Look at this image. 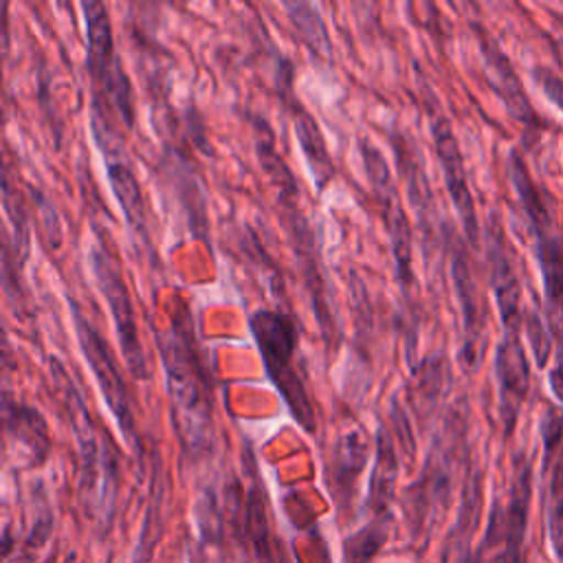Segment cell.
<instances>
[{
  "mask_svg": "<svg viewBox=\"0 0 563 563\" xmlns=\"http://www.w3.org/2000/svg\"><path fill=\"white\" fill-rule=\"evenodd\" d=\"M156 347L180 449L189 460H202L213 449V394L185 308L165 330L156 332Z\"/></svg>",
  "mask_w": 563,
  "mask_h": 563,
  "instance_id": "obj_1",
  "label": "cell"
},
{
  "mask_svg": "<svg viewBox=\"0 0 563 563\" xmlns=\"http://www.w3.org/2000/svg\"><path fill=\"white\" fill-rule=\"evenodd\" d=\"M48 374L53 380V387L57 389L68 424L77 444L79 453V495L86 508V515L97 523L99 532H108L119 486H121V462L119 451L110 442L108 433L97 427L90 409L84 402V396L77 387V383L66 372L64 363L57 356L48 358Z\"/></svg>",
  "mask_w": 563,
  "mask_h": 563,
  "instance_id": "obj_2",
  "label": "cell"
},
{
  "mask_svg": "<svg viewBox=\"0 0 563 563\" xmlns=\"http://www.w3.org/2000/svg\"><path fill=\"white\" fill-rule=\"evenodd\" d=\"M249 332L260 352L264 374L282 396L288 413L306 431H317V411L301 372L295 367L299 332L295 321L273 308H257L249 314Z\"/></svg>",
  "mask_w": 563,
  "mask_h": 563,
  "instance_id": "obj_3",
  "label": "cell"
},
{
  "mask_svg": "<svg viewBox=\"0 0 563 563\" xmlns=\"http://www.w3.org/2000/svg\"><path fill=\"white\" fill-rule=\"evenodd\" d=\"M88 266H90L92 279L110 310L112 325H114L117 341H119L121 356H123L128 372L136 380H150L152 365H150V356L141 341V330L136 323V312H134V303H132V295H130L123 268H121L119 260L114 257V253L108 249V240L97 224H92Z\"/></svg>",
  "mask_w": 563,
  "mask_h": 563,
  "instance_id": "obj_4",
  "label": "cell"
},
{
  "mask_svg": "<svg viewBox=\"0 0 563 563\" xmlns=\"http://www.w3.org/2000/svg\"><path fill=\"white\" fill-rule=\"evenodd\" d=\"M86 26V73L90 97L101 99L125 128L134 125V92L123 62L114 48V31L108 7L101 0L79 4Z\"/></svg>",
  "mask_w": 563,
  "mask_h": 563,
  "instance_id": "obj_5",
  "label": "cell"
},
{
  "mask_svg": "<svg viewBox=\"0 0 563 563\" xmlns=\"http://www.w3.org/2000/svg\"><path fill=\"white\" fill-rule=\"evenodd\" d=\"M68 308H70V319H73V330H75L79 352H81L86 365L90 367V372L97 380V387H99V391L106 400L108 411L112 413L114 422L119 424V429L123 433V440L134 451H141V435H139L136 420H134L132 396H130V389L125 385V378H123V372H121V365H119L117 356L112 354L103 334L81 312L79 303L73 297L68 299Z\"/></svg>",
  "mask_w": 563,
  "mask_h": 563,
  "instance_id": "obj_6",
  "label": "cell"
},
{
  "mask_svg": "<svg viewBox=\"0 0 563 563\" xmlns=\"http://www.w3.org/2000/svg\"><path fill=\"white\" fill-rule=\"evenodd\" d=\"M284 222H286V229H288V235L292 242V251L297 255V264H299L303 284H306V290L310 292V301H312V308L317 314L314 319L319 323L321 336L328 345H332L341 336V325L330 308L328 284H325V277L321 271V251L317 244V233L310 227L308 218L301 213V209L284 213Z\"/></svg>",
  "mask_w": 563,
  "mask_h": 563,
  "instance_id": "obj_7",
  "label": "cell"
},
{
  "mask_svg": "<svg viewBox=\"0 0 563 563\" xmlns=\"http://www.w3.org/2000/svg\"><path fill=\"white\" fill-rule=\"evenodd\" d=\"M431 139H433V147L438 154V163L442 169V178L449 191V198L457 211L462 231L468 240V244L473 249H477L479 244V220H477V211H475V200L468 187V178H466V165H464V156L457 143V136L451 128V121L442 114V112H431Z\"/></svg>",
  "mask_w": 563,
  "mask_h": 563,
  "instance_id": "obj_8",
  "label": "cell"
},
{
  "mask_svg": "<svg viewBox=\"0 0 563 563\" xmlns=\"http://www.w3.org/2000/svg\"><path fill=\"white\" fill-rule=\"evenodd\" d=\"M451 279L455 286V297L462 314V347H460V363L466 369H475L482 358L484 345V312L479 301V290L471 271L468 253L460 240H451Z\"/></svg>",
  "mask_w": 563,
  "mask_h": 563,
  "instance_id": "obj_9",
  "label": "cell"
},
{
  "mask_svg": "<svg viewBox=\"0 0 563 563\" xmlns=\"http://www.w3.org/2000/svg\"><path fill=\"white\" fill-rule=\"evenodd\" d=\"M495 380L499 396V418L506 435L512 433L530 389V363L519 334L504 332L495 350Z\"/></svg>",
  "mask_w": 563,
  "mask_h": 563,
  "instance_id": "obj_10",
  "label": "cell"
},
{
  "mask_svg": "<svg viewBox=\"0 0 563 563\" xmlns=\"http://www.w3.org/2000/svg\"><path fill=\"white\" fill-rule=\"evenodd\" d=\"M473 31H475V40H477V46L482 53L488 84L493 86L497 97L504 101L506 112L523 128H537L539 117H537L534 108L530 106V99H528V95L521 86V79L517 77L510 59L506 57V53L501 51L497 40L482 24H473Z\"/></svg>",
  "mask_w": 563,
  "mask_h": 563,
  "instance_id": "obj_11",
  "label": "cell"
},
{
  "mask_svg": "<svg viewBox=\"0 0 563 563\" xmlns=\"http://www.w3.org/2000/svg\"><path fill=\"white\" fill-rule=\"evenodd\" d=\"M2 422L4 438L20 449L29 466H37L51 455L53 440L44 413L33 405L15 400L9 389L2 394Z\"/></svg>",
  "mask_w": 563,
  "mask_h": 563,
  "instance_id": "obj_12",
  "label": "cell"
},
{
  "mask_svg": "<svg viewBox=\"0 0 563 563\" xmlns=\"http://www.w3.org/2000/svg\"><path fill=\"white\" fill-rule=\"evenodd\" d=\"M486 257L490 268V286L497 301L504 332L519 334L521 328V284L510 262L499 227L486 229Z\"/></svg>",
  "mask_w": 563,
  "mask_h": 563,
  "instance_id": "obj_13",
  "label": "cell"
},
{
  "mask_svg": "<svg viewBox=\"0 0 563 563\" xmlns=\"http://www.w3.org/2000/svg\"><path fill=\"white\" fill-rule=\"evenodd\" d=\"M244 471H246V488H244V506H242V532L260 563H275L268 497L249 444H244Z\"/></svg>",
  "mask_w": 563,
  "mask_h": 563,
  "instance_id": "obj_14",
  "label": "cell"
},
{
  "mask_svg": "<svg viewBox=\"0 0 563 563\" xmlns=\"http://www.w3.org/2000/svg\"><path fill=\"white\" fill-rule=\"evenodd\" d=\"M369 462V440L363 429L350 427L336 435L330 453V488L339 508L350 504L356 482Z\"/></svg>",
  "mask_w": 563,
  "mask_h": 563,
  "instance_id": "obj_15",
  "label": "cell"
},
{
  "mask_svg": "<svg viewBox=\"0 0 563 563\" xmlns=\"http://www.w3.org/2000/svg\"><path fill=\"white\" fill-rule=\"evenodd\" d=\"M389 141L394 147V156H396V165L405 178V194L407 200L411 205V209L416 211L418 224L424 231L427 242L433 238V194L429 187V178L424 174V165L420 163V156L411 143V139L405 132H389Z\"/></svg>",
  "mask_w": 563,
  "mask_h": 563,
  "instance_id": "obj_16",
  "label": "cell"
},
{
  "mask_svg": "<svg viewBox=\"0 0 563 563\" xmlns=\"http://www.w3.org/2000/svg\"><path fill=\"white\" fill-rule=\"evenodd\" d=\"M374 464L369 471V490H367V508L372 517L391 515V504L396 495L398 473H400V457L396 451V438L387 422H378L374 435Z\"/></svg>",
  "mask_w": 563,
  "mask_h": 563,
  "instance_id": "obj_17",
  "label": "cell"
},
{
  "mask_svg": "<svg viewBox=\"0 0 563 563\" xmlns=\"http://www.w3.org/2000/svg\"><path fill=\"white\" fill-rule=\"evenodd\" d=\"M383 209L385 231L394 257V273L405 292L413 286V233L396 187L374 196Z\"/></svg>",
  "mask_w": 563,
  "mask_h": 563,
  "instance_id": "obj_18",
  "label": "cell"
},
{
  "mask_svg": "<svg viewBox=\"0 0 563 563\" xmlns=\"http://www.w3.org/2000/svg\"><path fill=\"white\" fill-rule=\"evenodd\" d=\"M103 163H106V176H108L110 191L121 207V213H123V220H125L130 233L139 242H143L147 249H152L150 227H147V205H145L143 189H141L136 174L123 158H112V161H103Z\"/></svg>",
  "mask_w": 563,
  "mask_h": 563,
  "instance_id": "obj_19",
  "label": "cell"
},
{
  "mask_svg": "<svg viewBox=\"0 0 563 563\" xmlns=\"http://www.w3.org/2000/svg\"><path fill=\"white\" fill-rule=\"evenodd\" d=\"M411 374V387H409V400L413 405V411L418 420L427 422L435 409L440 407L444 394L451 385V367L442 352L422 356L418 365L409 367Z\"/></svg>",
  "mask_w": 563,
  "mask_h": 563,
  "instance_id": "obj_20",
  "label": "cell"
},
{
  "mask_svg": "<svg viewBox=\"0 0 563 563\" xmlns=\"http://www.w3.org/2000/svg\"><path fill=\"white\" fill-rule=\"evenodd\" d=\"M288 110H290V117H292V128H295V134H297V143H299L303 163L310 169V176H312L317 189L323 191L336 174V167H334V161L330 156L325 136H323L321 128L317 125L314 117L308 110H303L301 103L290 99Z\"/></svg>",
  "mask_w": 563,
  "mask_h": 563,
  "instance_id": "obj_21",
  "label": "cell"
},
{
  "mask_svg": "<svg viewBox=\"0 0 563 563\" xmlns=\"http://www.w3.org/2000/svg\"><path fill=\"white\" fill-rule=\"evenodd\" d=\"M530 464L523 462L517 468L510 499L504 510V552L501 563H523V537L528 528V508H530Z\"/></svg>",
  "mask_w": 563,
  "mask_h": 563,
  "instance_id": "obj_22",
  "label": "cell"
},
{
  "mask_svg": "<svg viewBox=\"0 0 563 563\" xmlns=\"http://www.w3.org/2000/svg\"><path fill=\"white\" fill-rule=\"evenodd\" d=\"M253 128H255V154H257V161H260L264 174L268 176V180L273 183V187L277 189V196H279L284 213L301 209L299 207V200H301L299 183H297L295 174L290 172V167L286 165V161L277 154L275 143H273V132H271L268 123L257 119V117H253Z\"/></svg>",
  "mask_w": 563,
  "mask_h": 563,
  "instance_id": "obj_23",
  "label": "cell"
},
{
  "mask_svg": "<svg viewBox=\"0 0 563 563\" xmlns=\"http://www.w3.org/2000/svg\"><path fill=\"white\" fill-rule=\"evenodd\" d=\"M167 161H169V180L178 196L180 207L185 209L191 235L198 240H209L207 196H205L200 180L196 178L191 167L183 161V156L172 152V156H167Z\"/></svg>",
  "mask_w": 563,
  "mask_h": 563,
  "instance_id": "obj_24",
  "label": "cell"
},
{
  "mask_svg": "<svg viewBox=\"0 0 563 563\" xmlns=\"http://www.w3.org/2000/svg\"><path fill=\"white\" fill-rule=\"evenodd\" d=\"M534 253L541 268L550 321L561 325L563 323V235L554 231L537 235Z\"/></svg>",
  "mask_w": 563,
  "mask_h": 563,
  "instance_id": "obj_25",
  "label": "cell"
},
{
  "mask_svg": "<svg viewBox=\"0 0 563 563\" xmlns=\"http://www.w3.org/2000/svg\"><path fill=\"white\" fill-rule=\"evenodd\" d=\"M508 169H510V180H512V187L517 191L519 205H521L526 218L530 220L534 235L550 233L552 231V218H550V213L543 205V198H541L534 180L530 178V172H528V167H526V163H523V158L519 156L517 150L510 152Z\"/></svg>",
  "mask_w": 563,
  "mask_h": 563,
  "instance_id": "obj_26",
  "label": "cell"
},
{
  "mask_svg": "<svg viewBox=\"0 0 563 563\" xmlns=\"http://www.w3.org/2000/svg\"><path fill=\"white\" fill-rule=\"evenodd\" d=\"M282 7L288 15V22L292 24L297 35L301 37V42L314 55H321V57L330 59L334 46H332V37L328 33V26H325V20H323L321 11L312 2H284Z\"/></svg>",
  "mask_w": 563,
  "mask_h": 563,
  "instance_id": "obj_27",
  "label": "cell"
},
{
  "mask_svg": "<svg viewBox=\"0 0 563 563\" xmlns=\"http://www.w3.org/2000/svg\"><path fill=\"white\" fill-rule=\"evenodd\" d=\"M2 205L7 211V220L11 222V238L7 235V249H13L15 264L22 268L31 253V229L26 218V207L15 189H11V180L4 174L2 178Z\"/></svg>",
  "mask_w": 563,
  "mask_h": 563,
  "instance_id": "obj_28",
  "label": "cell"
},
{
  "mask_svg": "<svg viewBox=\"0 0 563 563\" xmlns=\"http://www.w3.org/2000/svg\"><path fill=\"white\" fill-rule=\"evenodd\" d=\"M389 539V519L372 517L343 541L345 563H369Z\"/></svg>",
  "mask_w": 563,
  "mask_h": 563,
  "instance_id": "obj_29",
  "label": "cell"
},
{
  "mask_svg": "<svg viewBox=\"0 0 563 563\" xmlns=\"http://www.w3.org/2000/svg\"><path fill=\"white\" fill-rule=\"evenodd\" d=\"M194 521L198 528V534L202 543L207 545H222L224 541V512H222V501L220 495L213 486H205L196 501H194Z\"/></svg>",
  "mask_w": 563,
  "mask_h": 563,
  "instance_id": "obj_30",
  "label": "cell"
},
{
  "mask_svg": "<svg viewBox=\"0 0 563 563\" xmlns=\"http://www.w3.org/2000/svg\"><path fill=\"white\" fill-rule=\"evenodd\" d=\"M548 526L552 548L559 559H563V451L554 466L552 484H550V501H548Z\"/></svg>",
  "mask_w": 563,
  "mask_h": 563,
  "instance_id": "obj_31",
  "label": "cell"
},
{
  "mask_svg": "<svg viewBox=\"0 0 563 563\" xmlns=\"http://www.w3.org/2000/svg\"><path fill=\"white\" fill-rule=\"evenodd\" d=\"M161 501H163V490L158 493V497H154V501L147 508L145 521H143V530L139 534V548H136V556L134 563H147L156 541L161 539V530H158V519H161Z\"/></svg>",
  "mask_w": 563,
  "mask_h": 563,
  "instance_id": "obj_32",
  "label": "cell"
},
{
  "mask_svg": "<svg viewBox=\"0 0 563 563\" xmlns=\"http://www.w3.org/2000/svg\"><path fill=\"white\" fill-rule=\"evenodd\" d=\"M523 321H526V336L530 341L534 361H537L539 367H543L548 363L550 352H552V336L548 334V328H545L543 319L534 310H528Z\"/></svg>",
  "mask_w": 563,
  "mask_h": 563,
  "instance_id": "obj_33",
  "label": "cell"
},
{
  "mask_svg": "<svg viewBox=\"0 0 563 563\" xmlns=\"http://www.w3.org/2000/svg\"><path fill=\"white\" fill-rule=\"evenodd\" d=\"M387 420H389V429H391L394 438L407 451V460H411L413 453H416V440H413V431H411V424H409V416H407L402 402L398 400V396H394L391 402H389Z\"/></svg>",
  "mask_w": 563,
  "mask_h": 563,
  "instance_id": "obj_34",
  "label": "cell"
},
{
  "mask_svg": "<svg viewBox=\"0 0 563 563\" xmlns=\"http://www.w3.org/2000/svg\"><path fill=\"white\" fill-rule=\"evenodd\" d=\"M31 198L35 202V209L40 211L44 235H46L51 249H59L64 238H62V224H59V218H57V211H55L53 202L40 189H31Z\"/></svg>",
  "mask_w": 563,
  "mask_h": 563,
  "instance_id": "obj_35",
  "label": "cell"
},
{
  "mask_svg": "<svg viewBox=\"0 0 563 563\" xmlns=\"http://www.w3.org/2000/svg\"><path fill=\"white\" fill-rule=\"evenodd\" d=\"M534 79L539 81L541 90L554 101V106H559V110L563 112V79L548 68H534Z\"/></svg>",
  "mask_w": 563,
  "mask_h": 563,
  "instance_id": "obj_36",
  "label": "cell"
},
{
  "mask_svg": "<svg viewBox=\"0 0 563 563\" xmlns=\"http://www.w3.org/2000/svg\"><path fill=\"white\" fill-rule=\"evenodd\" d=\"M561 431H563V422L559 418V413L548 411L541 420V438H543V446L550 453L552 446H556V442L561 440Z\"/></svg>",
  "mask_w": 563,
  "mask_h": 563,
  "instance_id": "obj_37",
  "label": "cell"
},
{
  "mask_svg": "<svg viewBox=\"0 0 563 563\" xmlns=\"http://www.w3.org/2000/svg\"><path fill=\"white\" fill-rule=\"evenodd\" d=\"M550 385H552V391L554 396L563 402V339L559 343V350H556V361H554V369L550 372Z\"/></svg>",
  "mask_w": 563,
  "mask_h": 563,
  "instance_id": "obj_38",
  "label": "cell"
},
{
  "mask_svg": "<svg viewBox=\"0 0 563 563\" xmlns=\"http://www.w3.org/2000/svg\"><path fill=\"white\" fill-rule=\"evenodd\" d=\"M66 563H75V556H68V559H66Z\"/></svg>",
  "mask_w": 563,
  "mask_h": 563,
  "instance_id": "obj_39",
  "label": "cell"
},
{
  "mask_svg": "<svg viewBox=\"0 0 563 563\" xmlns=\"http://www.w3.org/2000/svg\"><path fill=\"white\" fill-rule=\"evenodd\" d=\"M191 563H202V561H198V559H191Z\"/></svg>",
  "mask_w": 563,
  "mask_h": 563,
  "instance_id": "obj_40",
  "label": "cell"
}]
</instances>
